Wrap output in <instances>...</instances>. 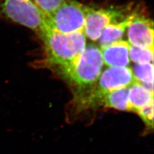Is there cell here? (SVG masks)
Segmentation results:
<instances>
[{
    "label": "cell",
    "instance_id": "6da1fadb",
    "mask_svg": "<svg viewBox=\"0 0 154 154\" xmlns=\"http://www.w3.org/2000/svg\"><path fill=\"white\" fill-rule=\"evenodd\" d=\"M39 38L44 44L46 63L63 78L76 63L86 46L84 32L62 34L48 26Z\"/></svg>",
    "mask_w": 154,
    "mask_h": 154
},
{
    "label": "cell",
    "instance_id": "7a4b0ae2",
    "mask_svg": "<svg viewBox=\"0 0 154 154\" xmlns=\"http://www.w3.org/2000/svg\"><path fill=\"white\" fill-rule=\"evenodd\" d=\"M103 64L99 47L94 45L86 46L76 63L63 77L73 89V106L90 93L102 73Z\"/></svg>",
    "mask_w": 154,
    "mask_h": 154
},
{
    "label": "cell",
    "instance_id": "3957f363",
    "mask_svg": "<svg viewBox=\"0 0 154 154\" xmlns=\"http://www.w3.org/2000/svg\"><path fill=\"white\" fill-rule=\"evenodd\" d=\"M137 81L130 68H108L101 73L88 96L74 107L73 112L77 114L85 110L98 109L107 94L119 88H128Z\"/></svg>",
    "mask_w": 154,
    "mask_h": 154
},
{
    "label": "cell",
    "instance_id": "277c9868",
    "mask_svg": "<svg viewBox=\"0 0 154 154\" xmlns=\"http://www.w3.org/2000/svg\"><path fill=\"white\" fill-rule=\"evenodd\" d=\"M0 14L32 30L39 37L48 28L44 13L33 0H0Z\"/></svg>",
    "mask_w": 154,
    "mask_h": 154
},
{
    "label": "cell",
    "instance_id": "5b68a950",
    "mask_svg": "<svg viewBox=\"0 0 154 154\" xmlns=\"http://www.w3.org/2000/svg\"><path fill=\"white\" fill-rule=\"evenodd\" d=\"M87 7L76 0H64L54 11L46 16V23L58 33L84 32Z\"/></svg>",
    "mask_w": 154,
    "mask_h": 154
},
{
    "label": "cell",
    "instance_id": "8992f818",
    "mask_svg": "<svg viewBox=\"0 0 154 154\" xmlns=\"http://www.w3.org/2000/svg\"><path fill=\"white\" fill-rule=\"evenodd\" d=\"M127 13L125 8H95L88 6L84 28L86 37L93 41H98L106 26L125 18L130 14Z\"/></svg>",
    "mask_w": 154,
    "mask_h": 154
},
{
    "label": "cell",
    "instance_id": "52a82bcc",
    "mask_svg": "<svg viewBox=\"0 0 154 154\" xmlns=\"http://www.w3.org/2000/svg\"><path fill=\"white\" fill-rule=\"evenodd\" d=\"M128 42L140 48L154 50V23L140 13L127 28Z\"/></svg>",
    "mask_w": 154,
    "mask_h": 154
},
{
    "label": "cell",
    "instance_id": "ba28073f",
    "mask_svg": "<svg viewBox=\"0 0 154 154\" xmlns=\"http://www.w3.org/2000/svg\"><path fill=\"white\" fill-rule=\"evenodd\" d=\"M130 44L125 40H119L100 48L103 62L110 67H125L130 63Z\"/></svg>",
    "mask_w": 154,
    "mask_h": 154
},
{
    "label": "cell",
    "instance_id": "9c48e42d",
    "mask_svg": "<svg viewBox=\"0 0 154 154\" xmlns=\"http://www.w3.org/2000/svg\"><path fill=\"white\" fill-rule=\"evenodd\" d=\"M139 13L137 11H133L123 20L111 23L106 26L98 40L100 48L122 39L127 28Z\"/></svg>",
    "mask_w": 154,
    "mask_h": 154
},
{
    "label": "cell",
    "instance_id": "30bf717a",
    "mask_svg": "<svg viewBox=\"0 0 154 154\" xmlns=\"http://www.w3.org/2000/svg\"><path fill=\"white\" fill-rule=\"evenodd\" d=\"M128 102L129 111L137 114L143 108L154 103V93L137 81L128 87Z\"/></svg>",
    "mask_w": 154,
    "mask_h": 154
},
{
    "label": "cell",
    "instance_id": "8fae6325",
    "mask_svg": "<svg viewBox=\"0 0 154 154\" xmlns=\"http://www.w3.org/2000/svg\"><path fill=\"white\" fill-rule=\"evenodd\" d=\"M128 88H119L107 94L100 103L104 109L129 111L128 102Z\"/></svg>",
    "mask_w": 154,
    "mask_h": 154
},
{
    "label": "cell",
    "instance_id": "7c38bea8",
    "mask_svg": "<svg viewBox=\"0 0 154 154\" xmlns=\"http://www.w3.org/2000/svg\"><path fill=\"white\" fill-rule=\"evenodd\" d=\"M132 72L135 79L138 82L144 84H153V63L136 64L134 66Z\"/></svg>",
    "mask_w": 154,
    "mask_h": 154
},
{
    "label": "cell",
    "instance_id": "4fadbf2b",
    "mask_svg": "<svg viewBox=\"0 0 154 154\" xmlns=\"http://www.w3.org/2000/svg\"><path fill=\"white\" fill-rule=\"evenodd\" d=\"M129 57L136 64L152 63L154 50L140 48L130 44Z\"/></svg>",
    "mask_w": 154,
    "mask_h": 154
},
{
    "label": "cell",
    "instance_id": "5bb4252c",
    "mask_svg": "<svg viewBox=\"0 0 154 154\" xmlns=\"http://www.w3.org/2000/svg\"><path fill=\"white\" fill-rule=\"evenodd\" d=\"M137 114L144 122L146 131H152L154 126V103L143 108Z\"/></svg>",
    "mask_w": 154,
    "mask_h": 154
},
{
    "label": "cell",
    "instance_id": "9a60e30c",
    "mask_svg": "<svg viewBox=\"0 0 154 154\" xmlns=\"http://www.w3.org/2000/svg\"><path fill=\"white\" fill-rule=\"evenodd\" d=\"M45 16H49L61 5L64 0H33Z\"/></svg>",
    "mask_w": 154,
    "mask_h": 154
}]
</instances>
